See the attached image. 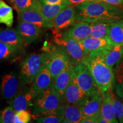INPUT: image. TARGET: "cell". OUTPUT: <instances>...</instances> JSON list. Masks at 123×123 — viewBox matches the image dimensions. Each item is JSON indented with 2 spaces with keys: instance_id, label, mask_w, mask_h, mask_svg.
Listing matches in <instances>:
<instances>
[{
  "instance_id": "1",
  "label": "cell",
  "mask_w": 123,
  "mask_h": 123,
  "mask_svg": "<svg viewBox=\"0 0 123 123\" xmlns=\"http://www.w3.org/2000/svg\"><path fill=\"white\" fill-rule=\"evenodd\" d=\"M77 21L112 23L123 19V8L104 1L91 0L75 6Z\"/></svg>"
},
{
  "instance_id": "2",
  "label": "cell",
  "mask_w": 123,
  "mask_h": 123,
  "mask_svg": "<svg viewBox=\"0 0 123 123\" xmlns=\"http://www.w3.org/2000/svg\"><path fill=\"white\" fill-rule=\"evenodd\" d=\"M108 50L88 54L81 61L88 67L103 96L112 88L114 79L113 69L106 64L104 59V54Z\"/></svg>"
},
{
  "instance_id": "3",
  "label": "cell",
  "mask_w": 123,
  "mask_h": 123,
  "mask_svg": "<svg viewBox=\"0 0 123 123\" xmlns=\"http://www.w3.org/2000/svg\"><path fill=\"white\" fill-rule=\"evenodd\" d=\"M62 104V98L52 84L35 98L31 105V113L34 115L50 113L56 110Z\"/></svg>"
},
{
  "instance_id": "4",
  "label": "cell",
  "mask_w": 123,
  "mask_h": 123,
  "mask_svg": "<svg viewBox=\"0 0 123 123\" xmlns=\"http://www.w3.org/2000/svg\"><path fill=\"white\" fill-rule=\"evenodd\" d=\"M48 53L31 54L23 60L21 64L19 78L23 86L31 84L42 67L47 62Z\"/></svg>"
},
{
  "instance_id": "5",
  "label": "cell",
  "mask_w": 123,
  "mask_h": 123,
  "mask_svg": "<svg viewBox=\"0 0 123 123\" xmlns=\"http://www.w3.org/2000/svg\"><path fill=\"white\" fill-rule=\"evenodd\" d=\"M73 75L80 88L88 96L99 90L88 67L83 63L74 66Z\"/></svg>"
},
{
  "instance_id": "6",
  "label": "cell",
  "mask_w": 123,
  "mask_h": 123,
  "mask_svg": "<svg viewBox=\"0 0 123 123\" xmlns=\"http://www.w3.org/2000/svg\"><path fill=\"white\" fill-rule=\"evenodd\" d=\"M54 35L55 43L61 46L66 51L74 65L75 66L81 62L86 55L78 41L63 37L62 36L60 31L55 30L54 32Z\"/></svg>"
},
{
  "instance_id": "7",
  "label": "cell",
  "mask_w": 123,
  "mask_h": 123,
  "mask_svg": "<svg viewBox=\"0 0 123 123\" xmlns=\"http://www.w3.org/2000/svg\"><path fill=\"white\" fill-rule=\"evenodd\" d=\"M48 54L49 58L46 64L54 80L72 62L66 51L60 46L55 47L54 49L48 52Z\"/></svg>"
},
{
  "instance_id": "8",
  "label": "cell",
  "mask_w": 123,
  "mask_h": 123,
  "mask_svg": "<svg viewBox=\"0 0 123 123\" xmlns=\"http://www.w3.org/2000/svg\"><path fill=\"white\" fill-rule=\"evenodd\" d=\"M53 83V79L46 63L30 84L29 90L33 100L40 93L51 87Z\"/></svg>"
},
{
  "instance_id": "9",
  "label": "cell",
  "mask_w": 123,
  "mask_h": 123,
  "mask_svg": "<svg viewBox=\"0 0 123 123\" xmlns=\"http://www.w3.org/2000/svg\"><path fill=\"white\" fill-rule=\"evenodd\" d=\"M103 95L99 90L87 97L80 105L84 117L99 116L101 113Z\"/></svg>"
},
{
  "instance_id": "10",
  "label": "cell",
  "mask_w": 123,
  "mask_h": 123,
  "mask_svg": "<svg viewBox=\"0 0 123 123\" xmlns=\"http://www.w3.org/2000/svg\"><path fill=\"white\" fill-rule=\"evenodd\" d=\"M91 23L78 21L74 22L64 31H60L62 36L77 41H82L90 37Z\"/></svg>"
},
{
  "instance_id": "11",
  "label": "cell",
  "mask_w": 123,
  "mask_h": 123,
  "mask_svg": "<svg viewBox=\"0 0 123 123\" xmlns=\"http://www.w3.org/2000/svg\"><path fill=\"white\" fill-rule=\"evenodd\" d=\"M75 20V7L66 6L54 19L53 27L58 31H62L71 26Z\"/></svg>"
},
{
  "instance_id": "12",
  "label": "cell",
  "mask_w": 123,
  "mask_h": 123,
  "mask_svg": "<svg viewBox=\"0 0 123 123\" xmlns=\"http://www.w3.org/2000/svg\"><path fill=\"white\" fill-rule=\"evenodd\" d=\"M87 97L88 96L80 88L76 83L73 72L72 78L64 92L63 98V103L80 105Z\"/></svg>"
},
{
  "instance_id": "13",
  "label": "cell",
  "mask_w": 123,
  "mask_h": 123,
  "mask_svg": "<svg viewBox=\"0 0 123 123\" xmlns=\"http://www.w3.org/2000/svg\"><path fill=\"white\" fill-rule=\"evenodd\" d=\"M18 21H25L31 23L41 29L50 28L44 15L37 6L24 12L18 13Z\"/></svg>"
},
{
  "instance_id": "14",
  "label": "cell",
  "mask_w": 123,
  "mask_h": 123,
  "mask_svg": "<svg viewBox=\"0 0 123 123\" xmlns=\"http://www.w3.org/2000/svg\"><path fill=\"white\" fill-rule=\"evenodd\" d=\"M79 43L86 55L93 52L108 50L114 46L107 38H97L91 36L79 41Z\"/></svg>"
},
{
  "instance_id": "15",
  "label": "cell",
  "mask_w": 123,
  "mask_h": 123,
  "mask_svg": "<svg viewBox=\"0 0 123 123\" xmlns=\"http://www.w3.org/2000/svg\"><path fill=\"white\" fill-rule=\"evenodd\" d=\"M18 79L14 73L4 75L1 85V92L2 98L7 100L13 99L18 92Z\"/></svg>"
},
{
  "instance_id": "16",
  "label": "cell",
  "mask_w": 123,
  "mask_h": 123,
  "mask_svg": "<svg viewBox=\"0 0 123 123\" xmlns=\"http://www.w3.org/2000/svg\"><path fill=\"white\" fill-rule=\"evenodd\" d=\"M74 67V65L73 63H70L53 80L54 88L59 93L62 99L64 92L72 78Z\"/></svg>"
},
{
  "instance_id": "17",
  "label": "cell",
  "mask_w": 123,
  "mask_h": 123,
  "mask_svg": "<svg viewBox=\"0 0 123 123\" xmlns=\"http://www.w3.org/2000/svg\"><path fill=\"white\" fill-rule=\"evenodd\" d=\"M17 30L26 44L31 43L38 39L41 34V29L31 23L18 21Z\"/></svg>"
},
{
  "instance_id": "18",
  "label": "cell",
  "mask_w": 123,
  "mask_h": 123,
  "mask_svg": "<svg viewBox=\"0 0 123 123\" xmlns=\"http://www.w3.org/2000/svg\"><path fill=\"white\" fill-rule=\"evenodd\" d=\"M67 5L63 3L50 4L43 2L42 0H38L37 6L44 15L50 28H53V20L54 18Z\"/></svg>"
},
{
  "instance_id": "19",
  "label": "cell",
  "mask_w": 123,
  "mask_h": 123,
  "mask_svg": "<svg viewBox=\"0 0 123 123\" xmlns=\"http://www.w3.org/2000/svg\"><path fill=\"white\" fill-rule=\"evenodd\" d=\"M33 101L30 90H22L18 91V93L13 99L8 101V103L16 112L27 110L30 105H32Z\"/></svg>"
},
{
  "instance_id": "20",
  "label": "cell",
  "mask_w": 123,
  "mask_h": 123,
  "mask_svg": "<svg viewBox=\"0 0 123 123\" xmlns=\"http://www.w3.org/2000/svg\"><path fill=\"white\" fill-rule=\"evenodd\" d=\"M0 42L24 49L26 45L24 39L15 29H2L0 30Z\"/></svg>"
},
{
  "instance_id": "21",
  "label": "cell",
  "mask_w": 123,
  "mask_h": 123,
  "mask_svg": "<svg viewBox=\"0 0 123 123\" xmlns=\"http://www.w3.org/2000/svg\"><path fill=\"white\" fill-rule=\"evenodd\" d=\"M115 96L112 93L111 88L103 96L101 114L110 123H117V119L113 112V103Z\"/></svg>"
},
{
  "instance_id": "22",
  "label": "cell",
  "mask_w": 123,
  "mask_h": 123,
  "mask_svg": "<svg viewBox=\"0 0 123 123\" xmlns=\"http://www.w3.org/2000/svg\"><path fill=\"white\" fill-rule=\"evenodd\" d=\"M62 112L64 117L63 123H80L84 117L79 105L63 103Z\"/></svg>"
},
{
  "instance_id": "23",
  "label": "cell",
  "mask_w": 123,
  "mask_h": 123,
  "mask_svg": "<svg viewBox=\"0 0 123 123\" xmlns=\"http://www.w3.org/2000/svg\"><path fill=\"white\" fill-rule=\"evenodd\" d=\"M107 38L113 46L123 45V19L110 24Z\"/></svg>"
},
{
  "instance_id": "24",
  "label": "cell",
  "mask_w": 123,
  "mask_h": 123,
  "mask_svg": "<svg viewBox=\"0 0 123 123\" xmlns=\"http://www.w3.org/2000/svg\"><path fill=\"white\" fill-rule=\"evenodd\" d=\"M123 55V45L115 46L106 51L104 54V59L106 64L111 68L117 65L122 60Z\"/></svg>"
},
{
  "instance_id": "25",
  "label": "cell",
  "mask_w": 123,
  "mask_h": 123,
  "mask_svg": "<svg viewBox=\"0 0 123 123\" xmlns=\"http://www.w3.org/2000/svg\"><path fill=\"white\" fill-rule=\"evenodd\" d=\"M22 51V49L0 42V62L17 58Z\"/></svg>"
},
{
  "instance_id": "26",
  "label": "cell",
  "mask_w": 123,
  "mask_h": 123,
  "mask_svg": "<svg viewBox=\"0 0 123 123\" xmlns=\"http://www.w3.org/2000/svg\"><path fill=\"white\" fill-rule=\"evenodd\" d=\"M62 104H61L54 111L45 114L37 115L38 116L35 118L36 122L41 123H63L64 117L62 112Z\"/></svg>"
},
{
  "instance_id": "27",
  "label": "cell",
  "mask_w": 123,
  "mask_h": 123,
  "mask_svg": "<svg viewBox=\"0 0 123 123\" xmlns=\"http://www.w3.org/2000/svg\"><path fill=\"white\" fill-rule=\"evenodd\" d=\"M14 21L13 9L3 0H0V24H4L11 27Z\"/></svg>"
},
{
  "instance_id": "28",
  "label": "cell",
  "mask_w": 123,
  "mask_h": 123,
  "mask_svg": "<svg viewBox=\"0 0 123 123\" xmlns=\"http://www.w3.org/2000/svg\"><path fill=\"white\" fill-rule=\"evenodd\" d=\"M110 23L95 22L91 23L90 36L97 38H107Z\"/></svg>"
},
{
  "instance_id": "29",
  "label": "cell",
  "mask_w": 123,
  "mask_h": 123,
  "mask_svg": "<svg viewBox=\"0 0 123 123\" xmlns=\"http://www.w3.org/2000/svg\"><path fill=\"white\" fill-rule=\"evenodd\" d=\"M38 0H8L17 13L37 6Z\"/></svg>"
},
{
  "instance_id": "30",
  "label": "cell",
  "mask_w": 123,
  "mask_h": 123,
  "mask_svg": "<svg viewBox=\"0 0 123 123\" xmlns=\"http://www.w3.org/2000/svg\"><path fill=\"white\" fill-rule=\"evenodd\" d=\"M16 111L12 106H9L0 112V123H14Z\"/></svg>"
},
{
  "instance_id": "31",
  "label": "cell",
  "mask_w": 123,
  "mask_h": 123,
  "mask_svg": "<svg viewBox=\"0 0 123 123\" xmlns=\"http://www.w3.org/2000/svg\"><path fill=\"white\" fill-rule=\"evenodd\" d=\"M113 112L119 122L123 123V104L115 98L113 103Z\"/></svg>"
},
{
  "instance_id": "32",
  "label": "cell",
  "mask_w": 123,
  "mask_h": 123,
  "mask_svg": "<svg viewBox=\"0 0 123 123\" xmlns=\"http://www.w3.org/2000/svg\"><path fill=\"white\" fill-rule=\"evenodd\" d=\"M31 115L26 110L16 112L15 114L14 123H27L30 121Z\"/></svg>"
},
{
  "instance_id": "33",
  "label": "cell",
  "mask_w": 123,
  "mask_h": 123,
  "mask_svg": "<svg viewBox=\"0 0 123 123\" xmlns=\"http://www.w3.org/2000/svg\"><path fill=\"white\" fill-rule=\"evenodd\" d=\"M115 77L117 83L123 80V61H121L117 64L115 68Z\"/></svg>"
},
{
  "instance_id": "34",
  "label": "cell",
  "mask_w": 123,
  "mask_h": 123,
  "mask_svg": "<svg viewBox=\"0 0 123 123\" xmlns=\"http://www.w3.org/2000/svg\"><path fill=\"white\" fill-rule=\"evenodd\" d=\"M91 0H63V4H65L67 6L75 7L77 5L82 4L84 2Z\"/></svg>"
},
{
  "instance_id": "35",
  "label": "cell",
  "mask_w": 123,
  "mask_h": 123,
  "mask_svg": "<svg viewBox=\"0 0 123 123\" xmlns=\"http://www.w3.org/2000/svg\"><path fill=\"white\" fill-rule=\"evenodd\" d=\"M98 116L84 117L80 121L81 123H97Z\"/></svg>"
},
{
  "instance_id": "36",
  "label": "cell",
  "mask_w": 123,
  "mask_h": 123,
  "mask_svg": "<svg viewBox=\"0 0 123 123\" xmlns=\"http://www.w3.org/2000/svg\"><path fill=\"white\" fill-rule=\"evenodd\" d=\"M116 92L120 98H123V80L116 85Z\"/></svg>"
},
{
  "instance_id": "37",
  "label": "cell",
  "mask_w": 123,
  "mask_h": 123,
  "mask_svg": "<svg viewBox=\"0 0 123 123\" xmlns=\"http://www.w3.org/2000/svg\"><path fill=\"white\" fill-rule=\"evenodd\" d=\"M101 1L113 5L119 6H123V0H101Z\"/></svg>"
},
{
  "instance_id": "38",
  "label": "cell",
  "mask_w": 123,
  "mask_h": 123,
  "mask_svg": "<svg viewBox=\"0 0 123 123\" xmlns=\"http://www.w3.org/2000/svg\"><path fill=\"white\" fill-rule=\"evenodd\" d=\"M97 123H110L109 121L107 120L105 118H104L103 116H102L101 114H100V115L98 116V119H97Z\"/></svg>"
},
{
  "instance_id": "39",
  "label": "cell",
  "mask_w": 123,
  "mask_h": 123,
  "mask_svg": "<svg viewBox=\"0 0 123 123\" xmlns=\"http://www.w3.org/2000/svg\"><path fill=\"white\" fill-rule=\"evenodd\" d=\"M42 1L44 2L50 4H57L63 3V0H42Z\"/></svg>"
},
{
  "instance_id": "40",
  "label": "cell",
  "mask_w": 123,
  "mask_h": 123,
  "mask_svg": "<svg viewBox=\"0 0 123 123\" xmlns=\"http://www.w3.org/2000/svg\"></svg>"
},
{
  "instance_id": "41",
  "label": "cell",
  "mask_w": 123,
  "mask_h": 123,
  "mask_svg": "<svg viewBox=\"0 0 123 123\" xmlns=\"http://www.w3.org/2000/svg\"></svg>"
}]
</instances>
